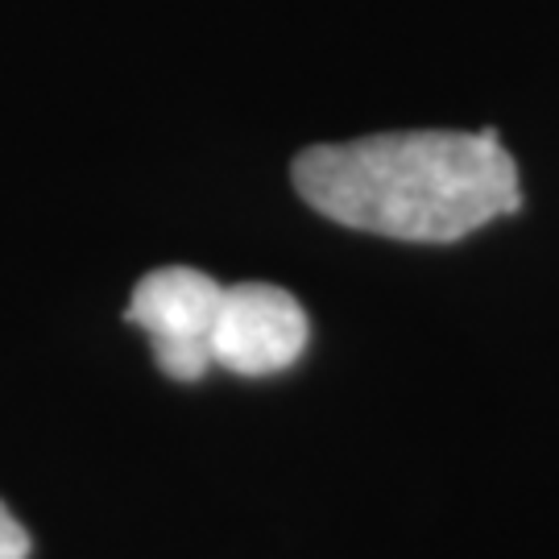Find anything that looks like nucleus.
<instances>
[{
    "label": "nucleus",
    "mask_w": 559,
    "mask_h": 559,
    "mask_svg": "<svg viewBox=\"0 0 559 559\" xmlns=\"http://www.w3.org/2000/svg\"><path fill=\"white\" fill-rule=\"evenodd\" d=\"M290 175L320 216L394 240L448 245L522 207L519 166L498 129H419L311 145Z\"/></svg>",
    "instance_id": "nucleus-1"
},
{
    "label": "nucleus",
    "mask_w": 559,
    "mask_h": 559,
    "mask_svg": "<svg viewBox=\"0 0 559 559\" xmlns=\"http://www.w3.org/2000/svg\"><path fill=\"white\" fill-rule=\"evenodd\" d=\"M224 286L191 265H166L133 286L124 320L154 344V360L166 378L200 381L212 360V332L221 316Z\"/></svg>",
    "instance_id": "nucleus-2"
},
{
    "label": "nucleus",
    "mask_w": 559,
    "mask_h": 559,
    "mask_svg": "<svg viewBox=\"0 0 559 559\" xmlns=\"http://www.w3.org/2000/svg\"><path fill=\"white\" fill-rule=\"evenodd\" d=\"M311 340L299 299L270 282L224 286L221 316L212 332V360L240 378H270L290 369Z\"/></svg>",
    "instance_id": "nucleus-3"
},
{
    "label": "nucleus",
    "mask_w": 559,
    "mask_h": 559,
    "mask_svg": "<svg viewBox=\"0 0 559 559\" xmlns=\"http://www.w3.org/2000/svg\"><path fill=\"white\" fill-rule=\"evenodd\" d=\"M29 556V535L13 514L9 506L0 501V559H25Z\"/></svg>",
    "instance_id": "nucleus-4"
}]
</instances>
